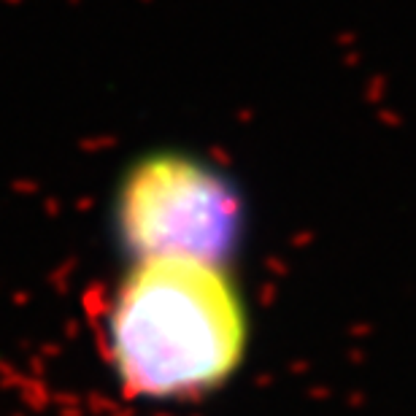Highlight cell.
<instances>
[{"label": "cell", "mask_w": 416, "mask_h": 416, "mask_svg": "<svg viewBox=\"0 0 416 416\" xmlns=\"http://www.w3.org/2000/svg\"><path fill=\"white\" fill-rule=\"evenodd\" d=\"M119 233L141 257H200L222 263L238 235L241 206L219 173L190 157L141 160L119 190Z\"/></svg>", "instance_id": "obj_2"}, {"label": "cell", "mask_w": 416, "mask_h": 416, "mask_svg": "<svg viewBox=\"0 0 416 416\" xmlns=\"http://www.w3.org/2000/svg\"><path fill=\"white\" fill-rule=\"evenodd\" d=\"M246 317L222 263L141 257L108 314V351L130 394L187 397L219 387L244 357Z\"/></svg>", "instance_id": "obj_1"}]
</instances>
